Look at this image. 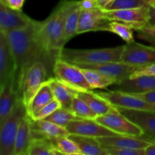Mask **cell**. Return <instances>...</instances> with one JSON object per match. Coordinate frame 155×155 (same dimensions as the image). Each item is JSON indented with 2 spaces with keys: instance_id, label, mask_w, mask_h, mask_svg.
<instances>
[{
  "instance_id": "1",
  "label": "cell",
  "mask_w": 155,
  "mask_h": 155,
  "mask_svg": "<svg viewBox=\"0 0 155 155\" xmlns=\"http://www.w3.org/2000/svg\"><path fill=\"white\" fill-rule=\"evenodd\" d=\"M3 33L7 38L15 58L16 64L15 85L20 95L22 96L23 83L29 68L36 62L41 61L46 66L47 69L52 71L53 64L36 40L34 20H32L30 24L24 28Z\"/></svg>"
},
{
  "instance_id": "2",
  "label": "cell",
  "mask_w": 155,
  "mask_h": 155,
  "mask_svg": "<svg viewBox=\"0 0 155 155\" xmlns=\"http://www.w3.org/2000/svg\"><path fill=\"white\" fill-rule=\"evenodd\" d=\"M78 0H61L43 21H35V36L47 57L54 64L59 58L66 17Z\"/></svg>"
},
{
  "instance_id": "3",
  "label": "cell",
  "mask_w": 155,
  "mask_h": 155,
  "mask_svg": "<svg viewBox=\"0 0 155 155\" xmlns=\"http://www.w3.org/2000/svg\"><path fill=\"white\" fill-rule=\"evenodd\" d=\"M124 45L95 49H73L63 48L59 58L77 66L93 65L107 62L121 61Z\"/></svg>"
},
{
  "instance_id": "4",
  "label": "cell",
  "mask_w": 155,
  "mask_h": 155,
  "mask_svg": "<svg viewBox=\"0 0 155 155\" xmlns=\"http://www.w3.org/2000/svg\"><path fill=\"white\" fill-rule=\"evenodd\" d=\"M27 114V108L21 96L17 100L10 116L0 126V155H15L17 133L21 120Z\"/></svg>"
},
{
  "instance_id": "5",
  "label": "cell",
  "mask_w": 155,
  "mask_h": 155,
  "mask_svg": "<svg viewBox=\"0 0 155 155\" xmlns=\"http://www.w3.org/2000/svg\"><path fill=\"white\" fill-rule=\"evenodd\" d=\"M52 73L54 77L76 92H86L92 89L80 67L60 58L54 61Z\"/></svg>"
},
{
  "instance_id": "6",
  "label": "cell",
  "mask_w": 155,
  "mask_h": 155,
  "mask_svg": "<svg viewBox=\"0 0 155 155\" xmlns=\"http://www.w3.org/2000/svg\"><path fill=\"white\" fill-rule=\"evenodd\" d=\"M47 77L48 69L42 62H36L29 68L24 77L21 91L23 101L26 108H27L30 101L42 85L47 81Z\"/></svg>"
},
{
  "instance_id": "7",
  "label": "cell",
  "mask_w": 155,
  "mask_h": 155,
  "mask_svg": "<svg viewBox=\"0 0 155 155\" xmlns=\"http://www.w3.org/2000/svg\"><path fill=\"white\" fill-rule=\"evenodd\" d=\"M103 11L109 20L124 23L136 31L148 25L149 6L118 10L103 9Z\"/></svg>"
},
{
  "instance_id": "8",
  "label": "cell",
  "mask_w": 155,
  "mask_h": 155,
  "mask_svg": "<svg viewBox=\"0 0 155 155\" xmlns=\"http://www.w3.org/2000/svg\"><path fill=\"white\" fill-rule=\"evenodd\" d=\"M95 120L103 126L120 135H144L142 130L127 117L124 116L114 105L108 113L102 116L97 117Z\"/></svg>"
},
{
  "instance_id": "9",
  "label": "cell",
  "mask_w": 155,
  "mask_h": 155,
  "mask_svg": "<svg viewBox=\"0 0 155 155\" xmlns=\"http://www.w3.org/2000/svg\"><path fill=\"white\" fill-rule=\"evenodd\" d=\"M121 61L142 68L155 64V46H147L138 42H129L124 45Z\"/></svg>"
},
{
  "instance_id": "10",
  "label": "cell",
  "mask_w": 155,
  "mask_h": 155,
  "mask_svg": "<svg viewBox=\"0 0 155 155\" xmlns=\"http://www.w3.org/2000/svg\"><path fill=\"white\" fill-rule=\"evenodd\" d=\"M110 21L105 16L104 11L101 8H82L77 34H82L89 31L110 32Z\"/></svg>"
},
{
  "instance_id": "11",
  "label": "cell",
  "mask_w": 155,
  "mask_h": 155,
  "mask_svg": "<svg viewBox=\"0 0 155 155\" xmlns=\"http://www.w3.org/2000/svg\"><path fill=\"white\" fill-rule=\"evenodd\" d=\"M97 94L105 98L116 107L133 110L155 111L154 104H151L133 94L127 93L115 89L107 92H98Z\"/></svg>"
},
{
  "instance_id": "12",
  "label": "cell",
  "mask_w": 155,
  "mask_h": 155,
  "mask_svg": "<svg viewBox=\"0 0 155 155\" xmlns=\"http://www.w3.org/2000/svg\"><path fill=\"white\" fill-rule=\"evenodd\" d=\"M66 129L70 134L80 135L93 138L107 137L120 135L103 126L95 119L74 120L68 124Z\"/></svg>"
},
{
  "instance_id": "13",
  "label": "cell",
  "mask_w": 155,
  "mask_h": 155,
  "mask_svg": "<svg viewBox=\"0 0 155 155\" xmlns=\"http://www.w3.org/2000/svg\"><path fill=\"white\" fill-rule=\"evenodd\" d=\"M22 11L12 9L0 2V32L6 33L27 27L32 21Z\"/></svg>"
},
{
  "instance_id": "14",
  "label": "cell",
  "mask_w": 155,
  "mask_h": 155,
  "mask_svg": "<svg viewBox=\"0 0 155 155\" xmlns=\"http://www.w3.org/2000/svg\"><path fill=\"white\" fill-rule=\"evenodd\" d=\"M101 146H113L117 148H127L140 149L146 148L154 140L143 136H130V135H118L114 136L96 138Z\"/></svg>"
},
{
  "instance_id": "15",
  "label": "cell",
  "mask_w": 155,
  "mask_h": 155,
  "mask_svg": "<svg viewBox=\"0 0 155 155\" xmlns=\"http://www.w3.org/2000/svg\"><path fill=\"white\" fill-rule=\"evenodd\" d=\"M117 107L124 116L137 125L144 135L155 141V111Z\"/></svg>"
},
{
  "instance_id": "16",
  "label": "cell",
  "mask_w": 155,
  "mask_h": 155,
  "mask_svg": "<svg viewBox=\"0 0 155 155\" xmlns=\"http://www.w3.org/2000/svg\"><path fill=\"white\" fill-rule=\"evenodd\" d=\"M78 67L82 68L96 70L102 73L104 75L115 80L117 83L130 78L133 72L139 68V67L133 66V65L124 63L122 61L107 62V63L99 64L83 65V66Z\"/></svg>"
},
{
  "instance_id": "17",
  "label": "cell",
  "mask_w": 155,
  "mask_h": 155,
  "mask_svg": "<svg viewBox=\"0 0 155 155\" xmlns=\"http://www.w3.org/2000/svg\"><path fill=\"white\" fill-rule=\"evenodd\" d=\"M16 64L5 34L0 32V86L15 77Z\"/></svg>"
},
{
  "instance_id": "18",
  "label": "cell",
  "mask_w": 155,
  "mask_h": 155,
  "mask_svg": "<svg viewBox=\"0 0 155 155\" xmlns=\"http://www.w3.org/2000/svg\"><path fill=\"white\" fill-rule=\"evenodd\" d=\"M19 97L21 95L16 88L15 77L0 86V126L10 116Z\"/></svg>"
},
{
  "instance_id": "19",
  "label": "cell",
  "mask_w": 155,
  "mask_h": 155,
  "mask_svg": "<svg viewBox=\"0 0 155 155\" xmlns=\"http://www.w3.org/2000/svg\"><path fill=\"white\" fill-rule=\"evenodd\" d=\"M115 90L130 94H140L155 90V76H139L127 78L114 84Z\"/></svg>"
},
{
  "instance_id": "20",
  "label": "cell",
  "mask_w": 155,
  "mask_h": 155,
  "mask_svg": "<svg viewBox=\"0 0 155 155\" xmlns=\"http://www.w3.org/2000/svg\"><path fill=\"white\" fill-rule=\"evenodd\" d=\"M31 129L33 139L45 138V139H51L61 136H68L70 135L69 132L66 128L46 120H32Z\"/></svg>"
},
{
  "instance_id": "21",
  "label": "cell",
  "mask_w": 155,
  "mask_h": 155,
  "mask_svg": "<svg viewBox=\"0 0 155 155\" xmlns=\"http://www.w3.org/2000/svg\"><path fill=\"white\" fill-rule=\"evenodd\" d=\"M46 83L51 88L55 99L60 103L61 107L71 110L73 101L74 97L77 95V92L71 89L54 77L48 78Z\"/></svg>"
},
{
  "instance_id": "22",
  "label": "cell",
  "mask_w": 155,
  "mask_h": 155,
  "mask_svg": "<svg viewBox=\"0 0 155 155\" xmlns=\"http://www.w3.org/2000/svg\"><path fill=\"white\" fill-rule=\"evenodd\" d=\"M31 121V118L27 114L21 120L15 139V155H27L33 140Z\"/></svg>"
},
{
  "instance_id": "23",
  "label": "cell",
  "mask_w": 155,
  "mask_h": 155,
  "mask_svg": "<svg viewBox=\"0 0 155 155\" xmlns=\"http://www.w3.org/2000/svg\"><path fill=\"white\" fill-rule=\"evenodd\" d=\"M77 95L84 101L98 117L106 114L114 107L113 104L107 100L100 96L97 92H93L91 90L77 92Z\"/></svg>"
},
{
  "instance_id": "24",
  "label": "cell",
  "mask_w": 155,
  "mask_h": 155,
  "mask_svg": "<svg viewBox=\"0 0 155 155\" xmlns=\"http://www.w3.org/2000/svg\"><path fill=\"white\" fill-rule=\"evenodd\" d=\"M81 11L82 8L80 5V1H78L77 4L68 12L65 19L64 27L61 40V45L62 48H64V45L67 42H69L73 37L77 35V30Z\"/></svg>"
},
{
  "instance_id": "25",
  "label": "cell",
  "mask_w": 155,
  "mask_h": 155,
  "mask_svg": "<svg viewBox=\"0 0 155 155\" xmlns=\"http://www.w3.org/2000/svg\"><path fill=\"white\" fill-rule=\"evenodd\" d=\"M54 98H55L53 95L51 88L45 82L38 91L37 93L34 95L27 107V115L32 119L42 107H45Z\"/></svg>"
},
{
  "instance_id": "26",
  "label": "cell",
  "mask_w": 155,
  "mask_h": 155,
  "mask_svg": "<svg viewBox=\"0 0 155 155\" xmlns=\"http://www.w3.org/2000/svg\"><path fill=\"white\" fill-rule=\"evenodd\" d=\"M68 136L77 144L82 154L107 155V153L102 148L96 138L74 134H70Z\"/></svg>"
},
{
  "instance_id": "27",
  "label": "cell",
  "mask_w": 155,
  "mask_h": 155,
  "mask_svg": "<svg viewBox=\"0 0 155 155\" xmlns=\"http://www.w3.org/2000/svg\"><path fill=\"white\" fill-rule=\"evenodd\" d=\"M81 68L82 72L84 74L86 80L90 85L92 89H105L107 86H112L117 83L116 80L102 73L93 69Z\"/></svg>"
},
{
  "instance_id": "28",
  "label": "cell",
  "mask_w": 155,
  "mask_h": 155,
  "mask_svg": "<svg viewBox=\"0 0 155 155\" xmlns=\"http://www.w3.org/2000/svg\"><path fill=\"white\" fill-rule=\"evenodd\" d=\"M62 154L54 146L50 139L34 138L27 151V155H60Z\"/></svg>"
},
{
  "instance_id": "29",
  "label": "cell",
  "mask_w": 155,
  "mask_h": 155,
  "mask_svg": "<svg viewBox=\"0 0 155 155\" xmlns=\"http://www.w3.org/2000/svg\"><path fill=\"white\" fill-rule=\"evenodd\" d=\"M50 141L54 146L62 154L81 155L82 153L77 144L69 136H61V137L51 139Z\"/></svg>"
},
{
  "instance_id": "30",
  "label": "cell",
  "mask_w": 155,
  "mask_h": 155,
  "mask_svg": "<svg viewBox=\"0 0 155 155\" xmlns=\"http://www.w3.org/2000/svg\"><path fill=\"white\" fill-rule=\"evenodd\" d=\"M77 119H80V118L77 117L71 110L60 107L55 111L53 112L51 115H49L48 117L44 120L51 121V122L54 123L57 125L66 128L67 126L71 121Z\"/></svg>"
},
{
  "instance_id": "31",
  "label": "cell",
  "mask_w": 155,
  "mask_h": 155,
  "mask_svg": "<svg viewBox=\"0 0 155 155\" xmlns=\"http://www.w3.org/2000/svg\"><path fill=\"white\" fill-rule=\"evenodd\" d=\"M71 110L80 119H96L98 117L89 106L77 95L74 97Z\"/></svg>"
},
{
  "instance_id": "32",
  "label": "cell",
  "mask_w": 155,
  "mask_h": 155,
  "mask_svg": "<svg viewBox=\"0 0 155 155\" xmlns=\"http://www.w3.org/2000/svg\"><path fill=\"white\" fill-rule=\"evenodd\" d=\"M150 6L148 0H111L104 9L118 10V9L136 8Z\"/></svg>"
},
{
  "instance_id": "33",
  "label": "cell",
  "mask_w": 155,
  "mask_h": 155,
  "mask_svg": "<svg viewBox=\"0 0 155 155\" xmlns=\"http://www.w3.org/2000/svg\"><path fill=\"white\" fill-rule=\"evenodd\" d=\"M133 30H134L132 27L124 23L114 21H110V32L119 36L127 43L134 41Z\"/></svg>"
},
{
  "instance_id": "34",
  "label": "cell",
  "mask_w": 155,
  "mask_h": 155,
  "mask_svg": "<svg viewBox=\"0 0 155 155\" xmlns=\"http://www.w3.org/2000/svg\"><path fill=\"white\" fill-rule=\"evenodd\" d=\"M107 153V155H145V148L135 149V148H117L113 146H102Z\"/></svg>"
},
{
  "instance_id": "35",
  "label": "cell",
  "mask_w": 155,
  "mask_h": 155,
  "mask_svg": "<svg viewBox=\"0 0 155 155\" xmlns=\"http://www.w3.org/2000/svg\"><path fill=\"white\" fill-rule=\"evenodd\" d=\"M61 107L60 103L58 102L57 99H53L51 102L48 103V104L45 106L44 107H42L33 118L32 120H44L46 117H48L49 115H51V114L54 111H55L58 108Z\"/></svg>"
},
{
  "instance_id": "36",
  "label": "cell",
  "mask_w": 155,
  "mask_h": 155,
  "mask_svg": "<svg viewBox=\"0 0 155 155\" xmlns=\"http://www.w3.org/2000/svg\"><path fill=\"white\" fill-rule=\"evenodd\" d=\"M137 36L141 39L149 42L151 45L155 46V27H145L137 30Z\"/></svg>"
},
{
  "instance_id": "37",
  "label": "cell",
  "mask_w": 155,
  "mask_h": 155,
  "mask_svg": "<svg viewBox=\"0 0 155 155\" xmlns=\"http://www.w3.org/2000/svg\"><path fill=\"white\" fill-rule=\"evenodd\" d=\"M139 76H155V64L138 68L130 76V78H133Z\"/></svg>"
},
{
  "instance_id": "38",
  "label": "cell",
  "mask_w": 155,
  "mask_h": 155,
  "mask_svg": "<svg viewBox=\"0 0 155 155\" xmlns=\"http://www.w3.org/2000/svg\"><path fill=\"white\" fill-rule=\"evenodd\" d=\"M0 2L5 4L9 8L15 10L22 11L25 0H0Z\"/></svg>"
},
{
  "instance_id": "39",
  "label": "cell",
  "mask_w": 155,
  "mask_h": 155,
  "mask_svg": "<svg viewBox=\"0 0 155 155\" xmlns=\"http://www.w3.org/2000/svg\"><path fill=\"white\" fill-rule=\"evenodd\" d=\"M133 95L155 105V90L150 91V92H145V93L133 94Z\"/></svg>"
},
{
  "instance_id": "40",
  "label": "cell",
  "mask_w": 155,
  "mask_h": 155,
  "mask_svg": "<svg viewBox=\"0 0 155 155\" xmlns=\"http://www.w3.org/2000/svg\"><path fill=\"white\" fill-rule=\"evenodd\" d=\"M80 5L82 8H93L98 7L94 0H80Z\"/></svg>"
},
{
  "instance_id": "41",
  "label": "cell",
  "mask_w": 155,
  "mask_h": 155,
  "mask_svg": "<svg viewBox=\"0 0 155 155\" xmlns=\"http://www.w3.org/2000/svg\"><path fill=\"white\" fill-rule=\"evenodd\" d=\"M148 26L155 27V8L151 5L149 6V21Z\"/></svg>"
},
{
  "instance_id": "42",
  "label": "cell",
  "mask_w": 155,
  "mask_h": 155,
  "mask_svg": "<svg viewBox=\"0 0 155 155\" xmlns=\"http://www.w3.org/2000/svg\"><path fill=\"white\" fill-rule=\"evenodd\" d=\"M145 155H155V141L145 148Z\"/></svg>"
},
{
  "instance_id": "43",
  "label": "cell",
  "mask_w": 155,
  "mask_h": 155,
  "mask_svg": "<svg viewBox=\"0 0 155 155\" xmlns=\"http://www.w3.org/2000/svg\"><path fill=\"white\" fill-rule=\"evenodd\" d=\"M94 1L95 2V3H96L98 7L104 9V7H105V6L107 5L108 4L111 0H94Z\"/></svg>"
},
{
  "instance_id": "44",
  "label": "cell",
  "mask_w": 155,
  "mask_h": 155,
  "mask_svg": "<svg viewBox=\"0 0 155 155\" xmlns=\"http://www.w3.org/2000/svg\"><path fill=\"white\" fill-rule=\"evenodd\" d=\"M150 5L155 8V0H151V1L150 2Z\"/></svg>"
},
{
  "instance_id": "45",
  "label": "cell",
  "mask_w": 155,
  "mask_h": 155,
  "mask_svg": "<svg viewBox=\"0 0 155 155\" xmlns=\"http://www.w3.org/2000/svg\"><path fill=\"white\" fill-rule=\"evenodd\" d=\"M148 2H149V3H150V2H151V0H148Z\"/></svg>"
}]
</instances>
